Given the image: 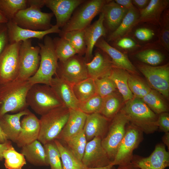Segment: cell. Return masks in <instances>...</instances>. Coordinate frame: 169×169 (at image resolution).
Listing matches in <instances>:
<instances>
[{
    "mask_svg": "<svg viewBox=\"0 0 169 169\" xmlns=\"http://www.w3.org/2000/svg\"><path fill=\"white\" fill-rule=\"evenodd\" d=\"M40 47V60L36 73L28 80L32 85L41 84L50 85L53 76L55 74L58 65L53 39L46 35L43 43H38Z\"/></svg>",
    "mask_w": 169,
    "mask_h": 169,
    "instance_id": "3957f363",
    "label": "cell"
},
{
    "mask_svg": "<svg viewBox=\"0 0 169 169\" xmlns=\"http://www.w3.org/2000/svg\"><path fill=\"white\" fill-rule=\"evenodd\" d=\"M108 1L85 0L79 6L69 21L62 28L60 33L84 29L91 24L95 16L101 13L103 6Z\"/></svg>",
    "mask_w": 169,
    "mask_h": 169,
    "instance_id": "ba28073f",
    "label": "cell"
},
{
    "mask_svg": "<svg viewBox=\"0 0 169 169\" xmlns=\"http://www.w3.org/2000/svg\"><path fill=\"white\" fill-rule=\"evenodd\" d=\"M21 153L27 161L34 166H49L44 146L38 140L21 147Z\"/></svg>",
    "mask_w": 169,
    "mask_h": 169,
    "instance_id": "83f0119b",
    "label": "cell"
},
{
    "mask_svg": "<svg viewBox=\"0 0 169 169\" xmlns=\"http://www.w3.org/2000/svg\"><path fill=\"white\" fill-rule=\"evenodd\" d=\"M4 165L7 169H22L26 164L24 156L17 152L11 144L3 153Z\"/></svg>",
    "mask_w": 169,
    "mask_h": 169,
    "instance_id": "d590c367",
    "label": "cell"
},
{
    "mask_svg": "<svg viewBox=\"0 0 169 169\" xmlns=\"http://www.w3.org/2000/svg\"><path fill=\"white\" fill-rule=\"evenodd\" d=\"M84 0H44L45 5L55 16L56 25L62 28L69 21L72 14Z\"/></svg>",
    "mask_w": 169,
    "mask_h": 169,
    "instance_id": "2e32d148",
    "label": "cell"
},
{
    "mask_svg": "<svg viewBox=\"0 0 169 169\" xmlns=\"http://www.w3.org/2000/svg\"><path fill=\"white\" fill-rule=\"evenodd\" d=\"M26 101L28 106L41 116L63 105L50 86L41 84L32 86L27 93Z\"/></svg>",
    "mask_w": 169,
    "mask_h": 169,
    "instance_id": "8992f818",
    "label": "cell"
},
{
    "mask_svg": "<svg viewBox=\"0 0 169 169\" xmlns=\"http://www.w3.org/2000/svg\"><path fill=\"white\" fill-rule=\"evenodd\" d=\"M116 169H140L131 162L130 163L118 166Z\"/></svg>",
    "mask_w": 169,
    "mask_h": 169,
    "instance_id": "db71d44e",
    "label": "cell"
},
{
    "mask_svg": "<svg viewBox=\"0 0 169 169\" xmlns=\"http://www.w3.org/2000/svg\"><path fill=\"white\" fill-rule=\"evenodd\" d=\"M28 0H0V10L8 21L28 7Z\"/></svg>",
    "mask_w": 169,
    "mask_h": 169,
    "instance_id": "74e56055",
    "label": "cell"
},
{
    "mask_svg": "<svg viewBox=\"0 0 169 169\" xmlns=\"http://www.w3.org/2000/svg\"><path fill=\"white\" fill-rule=\"evenodd\" d=\"M110 120L100 113L87 115L83 128L87 142L96 137L102 139L107 132Z\"/></svg>",
    "mask_w": 169,
    "mask_h": 169,
    "instance_id": "44dd1931",
    "label": "cell"
},
{
    "mask_svg": "<svg viewBox=\"0 0 169 169\" xmlns=\"http://www.w3.org/2000/svg\"><path fill=\"white\" fill-rule=\"evenodd\" d=\"M128 84L134 97L139 99L143 98L151 90L148 84L140 78L130 74Z\"/></svg>",
    "mask_w": 169,
    "mask_h": 169,
    "instance_id": "ab89813d",
    "label": "cell"
},
{
    "mask_svg": "<svg viewBox=\"0 0 169 169\" xmlns=\"http://www.w3.org/2000/svg\"><path fill=\"white\" fill-rule=\"evenodd\" d=\"M128 116L130 122L143 133L152 134L158 129V115L154 112L141 99L134 97L121 108Z\"/></svg>",
    "mask_w": 169,
    "mask_h": 169,
    "instance_id": "277c9868",
    "label": "cell"
},
{
    "mask_svg": "<svg viewBox=\"0 0 169 169\" xmlns=\"http://www.w3.org/2000/svg\"><path fill=\"white\" fill-rule=\"evenodd\" d=\"M149 0H132L133 4H135L141 9L145 8L148 4Z\"/></svg>",
    "mask_w": 169,
    "mask_h": 169,
    "instance_id": "816d5d0a",
    "label": "cell"
},
{
    "mask_svg": "<svg viewBox=\"0 0 169 169\" xmlns=\"http://www.w3.org/2000/svg\"><path fill=\"white\" fill-rule=\"evenodd\" d=\"M87 115L79 109H69L67 121L56 139L62 142L82 131Z\"/></svg>",
    "mask_w": 169,
    "mask_h": 169,
    "instance_id": "603a6c76",
    "label": "cell"
},
{
    "mask_svg": "<svg viewBox=\"0 0 169 169\" xmlns=\"http://www.w3.org/2000/svg\"><path fill=\"white\" fill-rule=\"evenodd\" d=\"M128 10L116 3L109 0L103 6L101 12L104 15V23L111 32L119 26Z\"/></svg>",
    "mask_w": 169,
    "mask_h": 169,
    "instance_id": "4316f807",
    "label": "cell"
},
{
    "mask_svg": "<svg viewBox=\"0 0 169 169\" xmlns=\"http://www.w3.org/2000/svg\"><path fill=\"white\" fill-rule=\"evenodd\" d=\"M129 122L128 116L121 109L110 120L107 132L102 139V146L112 162L124 136L126 125Z\"/></svg>",
    "mask_w": 169,
    "mask_h": 169,
    "instance_id": "52a82bcc",
    "label": "cell"
},
{
    "mask_svg": "<svg viewBox=\"0 0 169 169\" xmlns=\"http://www.w3.org/2000/svg\"><path fill=\"white\" fill-rule=\"evenodd\" d=\"M138 68L154 90L166 98L169 96V65L159 66L139 64Z\"/></svg>",
    "mask_w": 169,
    "mask_h": 169,
    "instance_id": "4fadbf2b",
    "label": "cell"
},
{
    "mask_svg": "<svg viewBox=\"0 0 169 169\" xmlns=\"http://www.w3.org/2000/svg\"><path fill=\"white\" fill-rule=\"evenodd\" d=\"M9 43H18L32 38L42 40L48 34L52 33H59V28L55 24L49 29L43 31H34L22 28L12 20L8 21L6 23Z\"/></svg>",
    "mask_w": 169,
    "mask_h": 169,
    "instance_id": "e0dca14e",
    "label": "cell"
},
{
    "mask_svg": "<svg viewBox=\"0 0 169 169\" xmlns=\"http://www.w3.org/2000/svg\"><path fill=\"white\" fill-rule=\"evenodd\" d=\"M87 142L83 130L77 134L61 143L76 158L82 161Z\"/></svg>",
    "mask_w": 169,
    "mask_h": 169,
    "instance_id": "d6a6232c",
    "label": "cell"
},
{
    "mask_svg": "<svg viewBox=\"0 0 169 169\" xmlns=\"http://www.w3.org/2000/svg\"><path fill=\"white\" fill-rule=\"evenodd\" d=\"M102 139L94 138L87 142L82 161L87 168L104 167L112 161L102 146Z\"/></svg>",
    "mask_w": 169,
    "mask_h": 169,
    "instance_id": "5bb4252c",
    "label": "cell"
},
{
    "mask_svg": "<svg viewBox=\"0 0 169 169\" xmlns=\"http://www.w3.org/2000/svg\"><path fill=\"white\" fill-rule=\"evenodd\" d=\"M8 21V20L5 17L2 12L0 10V23H7Z\"/></svg>",
    "mask_w": 169,
    "mask_h": 169,
    "instance_id": "6f0895ef",
    "label": "cell"
},
{
    "mask_svg": "<svg viewBox=\"0 0 169 169\" xmlns=\"http://www.w3.org/2000/svg\"><path fill=\"white\" fill-rule=\"evenodd\" d=\"M163 97L159 92L151 89L141 99L154 112L159 115L168 111L167 104Z\"/></svg>",
    "mask_w": 169,
    "mask_h": 169,
    "instance_id": "836d02e7",
    "label": "cell"
},
{
    "mask_svg": "<svg viewBox=\"0 0 169 169\" xmlns=\"http://www.w3.org/2000/svg\"><path fill=\"white\" fill-rule=\"evenodd\" d=\"M9 44L6 23H0V54Z\"/></svg>",
    "mask_w": 169,
    "mask_h": 169,
    "instance_id": "bcb514c9",
    "label": "cell"
},
{
    "mask_svg": "<svg viewBox=\"0 0 169 169\" xmlns=\"http://www.w3.org/2000/svg\"><path fill=\"white\" fill-rule=\"evenodd\" d=\"M84 30H72L59 33L60 37L68 41L75 49L77 54L81 56L85 55L86 50Z\"/></svg>",
    "mask_w": 169,
    "mask_h": 169,
    "instance_id": "1f68e13d",
    "label": "cell"
},
{
    "mask_svg": "<svg viewBox=\"0 0 169 169\" xmlns=\"http://www.w3.org/2000/svg\"><path fill=\"white\" fill-rule=\"evenodd\" d=\"M169 3L168 0H150L145 8L139 9V16L135 26L143 23L160 25L162 14Z\"/></svg>",
    "mask_w": 169,
    "mask_h": 169,
    "instance_id": "d4e9b609",
    "label": "cell"
},
{
    "mask_svg": "<svg viewBox=\"0 0 169 169\" xmlns=\"http://www.w3.org/2000/svg\"><path fill=\"white\" fill-rule=\"evenodd\" d=\"M139 16V11L134 6L128 10L119 26L109 35L107 42L116 41L127 34L135 26Z\"/></svg>",
    "mask_w": 169,
    "mask_h": 169,
    "instance_id": "f1b7e54d",
    "label": "cell"
},
{
    "mask_svg": "<svg viewBox=\"0 0 169 169\" xmlns=\"http://www.w3.org/2000/svg\"><path fill=\"white\" fill-rule=\"evenodd\" d=\"M129 74V72L127 71L114 67L109 77L114 82L124 100L125 102L134 97L128 85V81Z\"/></svg>",
    "mask_w": 169,
    "mask_h": 169,
    "instance_id": "f546056e",
    "label": "cell"
},
{
    "mask_svg": "<svg viewBox=\"0 0 169 169\" xmlns=\"http://www.w3.org/2000/svg\"><path fill=\"white\" fill-rule=\"evenodd\" d=\"M96 94L104 98L115 92L117 89L114 82L109 77L94 79Z\"/></svg>",
    "mask_w": 169,
    "mask_h": 169,
    "instance_id": "ee69618b",
    "label": "cell"
},
{
    "mask_svg": "<svg viewBox=\"0 0 169 169\" xmlns=\"http://www.w3.org/2000/svg\"><path fill=\"white\" fill-rule=\"evenodd\" d=\"M54 141L60 154L62 169H87L82 161L76 158L60 141L57 139Z\"/></svg>",
    "mask_w": 169,
    "mask_h": 169,
    "instance_id": "4dcf8cb0",
    "label": "cell"
},
{
    "mask_svg": "<svg viewBox=\"0 0 169 169\" xmlns=\"http://www.w3.org/2000/svg\"><path fill=\"white\" fill-rule=\"evenodd\" d=\"M72 87L74 95L79 102L85 101L96 94L94 79L90 77Z\"/></svg>",
    "mask_w": 169,
    "mask_h": 169,
    "instance_id": "e575fe53",
    "label": "cell"
},
{
    "mask_svg": "<svg viewBox=\"0 0 169 169\" xmlns=\"http://www.w3.org/2000/svg\"><path fill=\"white\" fill-rule=\"evenodd\" d=\"M28 7L19 11L12 20L20 27L31 30L43 31L51 28L53 13L41 10L45 6L44 0H28Z\"/></svg>",
    "mask_w": 169,
    "mask_h": 169,
    "instance_id": "7a4b0ae2",
    "label": "cell"
},
{
    "mask_svg": "<svg viewBox=\"0 0 169 169\" xmlns=\"http://www.w3.org/2000/svg\"><path fill=\"white\" fill-rule=\"evenodd\" d=\"M21 42L9 43L0 54V84L13 81L18 76Z\"/></svg>",
    "mask_w": 169,
    "mask_h": 169,
    "instance_id": "7c38bea8",
    "label": "cell"
},
{
    "mask_svg": "<svg viewBox=\"0 0 169 169\" xmlns=\"http://www.w3.org/2000/svg\"><path fill=\"white\" fill-rule=\"evenodd\" d=\"M50 86L64 105L69 109H79V102L74 95L72 85L56 76L52 78Z\"/></svg>",
    "mask_w": 169,
    "mask_h": 169,
    "instance_id": "7402d4cb",
    "label": "cell"
},
{
    "mask_svg": "<svg viewBox=\"0 0 169 169\" xmlns=\"http://www.w3.org/2000/svg\"><path fill=\"white\" fill-rule=\"evenodd\" d=\"M118 40L116 45L118 47L124 49H130L135 47L136 46L135 42L129 38H122Z\"/></svg>",
    "mask_w": 169,
    "mask_h": 169,
    "instance_id": "681fc988",
    "label": "cell"
},
{
    "mask_svg": "<svg viewBox=\"0 0 169 169\" xmlns=\"http://www.w3.org/2000/svg\"><path fill=\"white\" fill-rule=\"evenodd\" d=\"M103 100V98L96 94L86 101L79 102V109L87 115L100 113Z\"/></svg>",
    "mask_w": 169,
    "mask_h": 169,
    "instance_id": "b9f144b4",
    "label": "cell"
},
{
    "mask_svg": "<svg viewBox=\"0 0 169 169\" xmlns=\"http://www.w3.org/2000/svg\"><path fill=\"white\" fill-rule=\"evenodd\" d=\"M40 47L34 46L31 39L21 42L19 53V71L16 79L27 80L37 71L39 65Z\"/></svg>",
    "mask_w": 169,
    "mask_h": 169,
    "instance_id": "9c48e42d",
    "label": "cell"
},
{
    "mask_svg": "<svg viewBox=\"0 0 169 169\" xmlns=\"http://www.w3.org/2000/svg\"><path fill=\"white\" fill-rule=\"evenodd\" d=\"M11 144L12 143L9 140L4 143H0V161H2L3 159V153L4 151L7 149Z\"/></svg>",
    "mask_w": 169,
    "mask_h": 169,
    "instance_id": "f5cc1de1",
    "label": "cell"
},
{
    "mask_svg": "<svg viewBox=\"0 0 169 169\" xmlns=\"http://www.w3.org/2000/svg\"><path fill=\"white\" fill-rule=\"evenodd\" d=\"M30 112L27 109L14 114H6L0 118V126L8 140L16 143L21 130L20 119Z\"/></svg>",
    "mask_w": 169,
    "mask_h": 169,
    "instance_id": "484cf974",
    "label": "cell"
},
{
    "mask_svg": "<svg viewBox=\"0 0 169 169\" xmlns=\"http://www.w3.org/2000/svg\"><path fill=\"white\" fill-rule=\"evenodd\" d=\"M87 169H116V168L114 166H111L110 165L108 166L95 168H87Z\"/></svg>",
    "mask_w": 169,
    "mask_h": 169,
    "instance_id": "680465c9",
    "label": "cell"
},
{
    "mask_svg": "<svg viewBox=\"0 0 169 169\" xmlns=\"http://www.w3.org/2000/svg\"><path fill=\"white\" fill-rule=\"evenodd\" d=\"M8 140L3 131L0 126V143L3 144L8 141Z\"/></svg>",
    "mask_w": 169,
    "mask_h": 169,
    "instance_id": "9f6ffc18",
    "label": "cell"
},
{
    "mask_svg": "<svg viewBox=\"0 0 169 169\" xmlns=\"http://www.w3.org/2000/svg\"><path fill=\"white\" fill-rule=\"evenodd\" d=\"M95 46L107 54L110 58L115 67L125 69L132 74L137 71L127 56L110 45L103 37L97 41Z\"/></svg>",
    "mask_w": 169,
    "mask_h": 169,
    "instance_id": "cb8c5ba5",
    "label": "cell"
},
{
    "mask_svg": "<svg viewBox=\"0 0 169 169\" xmlns=\"http://www.w3.org/2000/svg\"><path fill=\"white\" fill-rule=\"evenodd\" d=\"M20 122L21 130L16 142L19 148L38 140L40 130L39 119L31 112L24 116Z\"/></svg>",
    "mask_w": 169,
    "mask_h": 169,
    "instance_id": "d6986e66",
    "label": "cell"
},
{
    "mask_svg": "<svg viewBox=\"0 0 169 169\" xmlns=\"http://www.w3.org/2000/svg\"><path fill=\"white\" fill-rule=\"evenodd\" d=\"M53 41L55 52L59 62H64L77 54L71 45L64 38L56 37L53 39Z\"/></svg>",
    "mask_w": 169,
    "mask_h": 169,
    "instance_id": "f35d334b",
    "label": "cell"
},
{
    "mask_svg": "<svg viewBox=\"0 0 169 169\" xmlns=\"http://www.w3.org/2000/svg\"><path fill=\"white\" fill-rule=\"evenodd\" d=\"M158 129L165 133L169 131V114L164 112L158 115L157 121Z\"/></svg>",
    "mask_w": 169,
    "mask_h": 169,
    "instance_id": "c3c4849f",
    "label": "cell"
},
{
    "mask_svg": "<svg viewBox=\"0 0 169 169\" xmlns=\"http://www.w3.org/2000/svg\"><path fill=\"white\" fill-rule=\"evenodd\" d=\"M134 35L135 37L140 40L147 41L153 37L154 33L153 30L149 28H141L136 29Z\"/></svg>",
    "mask_w": 169,
    "mask_h": 169,
    "instance_id": "7dc6e473",
    "label": "cell"
},
{
    "mask_svg": "<svg viewBox=\"0 0 169 169\" xmlns=\"http://www.w3.org/2000/svg\"><path fill=\"white\" fill-rule=\"evenodd\" d=\"M104 15L101 12L98 19L84 30V37L86 46L84 57L86 63L91 61L93 57L94 48L98 40L106 35L104 26Z\"/></svg>",
    "mask_w": 169,
    "mask_h": 169,
    "instance_id": "ffe728a7",
    "label": "cell"
},
{
    "mask_svg": "<svg viewBox=\"0 0 169 169\" xmlns=\"http://www.w3.org/2000/svg\"><path fill=\"white\" fill-rule=\"evenodd\" d=\"M143 133L139 129L130 122L126 125L124 136L110 165L118 166L131 162L134 151L143 140Z\"/></svg>",
    "mask_w": 169,
    "mask_h": 169,
    "instance_id": "30bf717a",
    "label": "cell"
},
{
    "mask_svg": "<svg viewBox=\"0 0 169 169\" xmlns=\"http://www.w3.org/2000/svg\"><path fill=\"white\" fill-rule=\"evenodd\" d=\"M69 115V109L63 105L41 115L38 140L44 145L56 139L65 125Z\"/></svg>",
    "mask_w": 169,
    "mask_h": 169,
    "instance_id": "5b68a950",
    "label": "cell"
},
{
    "mask_svg": "<svg viewBox=\"0 0 169 169\" xmlns=\"http://www.w3.org/2000/svg\"><path fill=\"white\" fill-rule=\"evenodd\" d=\"M32 85L28 80L17 79L0 84V118L8 112L17 113L27 109L26 96Z\"/></svg>",
    "mask_w": 169,
    "mask_h": 169,
    "instance_id": "6da1fadb",
    "label": "cell"
},
{
    "mask_svg": "<svg viewBox=\"0 0 169 169\" xmlns=\"http://www.w3.org/2000/svg\"><path fill=\"white\" fill-rule=\"evenodd\" d=\"M163 144L166 146L169 150V132L165 133L162 138Z\"/></svg>",
    "mask_w": 169,
    "mask_h": 169,
    "instance_id": "11a10c76",
    "label": "cell"
},
{
    "mask_svg": "<svg viewBox=\"0 0 169 169\" xmlns=\"http://www.w3.org/2000/svg\"><path fill=\"white\" fill-rule=\"evenodd\" d=\"M131 162L140 169H165L169 166V152L163 144H158L149 156L134 155Z\"/></svg>",
    "mask_w": 169,
    "mask_h": 169,
    "instance_id": "9a60e30c",
    "label": "cell"
},
{
    "mask_svg": "<svg viewBox=\"0 0 169 169\" xmlns=\"http://www.w3.org/2000/svg\"><path fill=\"white\" fill-rule=\"evenodd\" d=\"M86 65L89 77L94 79L109 77L114 67L110 57L98 48L91 61L86 63Z\"/></svg>",
    "mask_w": 169,
    "mask_h": 169,
    "instance_id": "ac0fdd59",
    "label": "cell"
},
{
    "mask_svg": "<svg viewBox=\"0 0 169 169\" xmlns=\"http://www.w3.org/2000/svg\"><path fill=\"white\" fill-rule=\"evenodd\" d=\"M160 20V30L159 37L161 44L166 50H169V13L167 9L164 11Z\"/></svg>",
    "mask_w": 169,
    "mask_h": 169,
    "instance_id": "f6af8a7d",
    "label": "cell"
},
{
    "mask_svg": "<svg viewBox=\"0 0 169 169\" xmlns=\"http://www.w3.org/2000/svg\"><path fill=\"white\" fill-rule=\"evenodd\" d=\"M43 146L46 160L50 169H62L60 154L54 141Z\"/></svg>",
    "mask_w": 169,
    "mask_h": 169,
    "instance_id": "60d3db41",
    "label": "cell"
},
{
    "mask_svg": "<svg viewBox=\"0 0 169 169\" xmlns=\"http://www.w3.org/2000/svg\"><path fill=\"white\" fill-rule=\"evenodd\" d=\"M115 2L125 8L129 10L133 7L132 0H115Z\"/></svg>",
    "mask_w": 169,
    "mask_h": 169,
    "instance_id": "f907efd6",
    "label": "cell"
},
{
    "mask_svg": "<svg viewBox=\"0 0 169 169\" xmlns=\"http://www.w3.org/2000/svg\"><path fill=\"white\" fill-rule=\"evenodd\" d=\"M136 57L141 62L148 65L155 66L161 63L164 57L160 52L153 49H147L140 51L136 55Z\"/></svg>",
    "mask_w": 169,
    "mask_h": 169,
    "instance_id": "7bdbcfd3",
    "label": "cell"
},
{
    "mask_svg": "<svg viewBox=\"0 0 169 169\" xmlns=\"http://www.w3.org/2000/svg\"><path fill=\"white\" fill-rule=\"evenodd\" d=\"M103 103L100 113L110 120L121 109V102L115 92L103 98Z\"/></svg>",
    "mask_w": 169,
    "mask_h": 169,
    "instance_id": "8d00e7d4",
    "label": "cell"
},
{
    "mask_svg": "<svg viewBox=\"0 0 169 169\" xmlns=\"http://www.w3.org/2000/svg\"><path fill=\"white\" fill-rule=\"evenodd\" d=\"M84 57L78 54L63 62H58L55 74L72 85L89 77Z\"/></svg>",
    "mask_w": 169,
    "mask_h": 169,
    "instance_id": "8fae6325",
    "label": "cell"
}]
</instances>
